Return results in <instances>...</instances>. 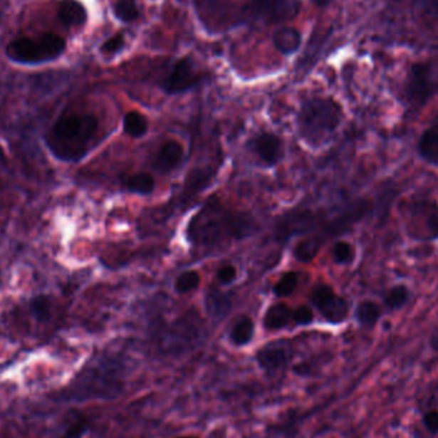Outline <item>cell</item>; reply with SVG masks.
I'll return each instance as SVG.
<instances>
[{
	"instance_id": "ac0fdd59",
	"label": "cell",
	"mask_w": 438,
	"mask_h": 438,
	"mask_svg": "<svg viewBox=\"0 0 438 438\" xmlns=\"http://www.w3.org/2000/svg\"><path fill=\"white\" fill-rule=\"evenodd\" d=\"M255 324L250 318H241L237 323L232 327L229 338L236 346H245L248 345L254 337Z\"/></svg>"
},
{
	"instance_id": "8992f818",
	"label": "cell",
	"mask_w": 438,
	"mask_h": 438,
	"mask_svg": "<svg viewBox=\"0 0 438 438\" xmlns=\"http://www.w3.org/2000/svg\"><path fill=\"white\" fill-rule=\"evenodd\" d=\"M407 235L419 241L438 239V205L429 200H419L407 209L405 219Z\"/></svg>"
},
{
	"instance_id": "7a4b0ae2",
	"label": "cell",
	"mask_w": 438,
	"mask_h": 438,
	"mask_svg": "<svg viewBox=\"0 0 438 438\" xmlns=\"http://www.w3.org/2000/svg\"><path fill=\"white\" fill-rule=\"evenodd\" d=\"M254 229L253 219L219 207H207L192 218L189 237L197 245L212 246L223 239H242Z\"/></svg>"
},
{
	"instance_id": "44dd1931",
	"label": "cell",
	"mask_w": 438,
	"mask_h": 438,
	"mask_svg": "<svg viewBox=\"0 0 438 438\" xmlns=\"http://www.w3.org/2000/svg\"><path fill=\"white\" fill-rule=\"evenodd\" d=\"M322 244H323V241L318 236L301 240L293 249V256L298 261H303V263L313 261L319 253V249L322 246Z\"/></svg>"
},
{
	"instance_id": "8d00e7d4",
	"label": "cell",
	"mask_w": 438,
	"mask_h": 438,
	"mask_svg": "<svg viewBox=\"0 0 438 438\" xmlns=\"http://www.w3.org/2000/svg\"><path fill=\"white\" fill-rule=\"evenodd\" d=\"M431 343H432L433 349L437 350L438 351V330H436V332L433 333L432 340H431Z\"/></svg>"
},
{
	"instance_id": "3957f363",
	"label": "cell",
	"mask_w": 438,
	"mask_h": 438,
	"mask_svg": "<svg viewBox=\"0 0 438 438\" xmlns=\"http://www.w3.org/2000/svg\"><path fill=\"white\" fill-rule=\"evenodd\" d=\"M343 121V108L332 98L314 96L305 100L296 117L300 137L311 146L330 140Z\"/></svg>"
},
{
	"instance_id": "e0dca14e",
	"label": "cell",
	"mask_w": 438,
	"mask_h": 438,
	"mask_svg": "<svg viewBox=\"0 0 438 438\" xmlns=\"http://www.w3.org/2000/svg\"><path fill=\"white\" fill-rule=\"evenodd\" d=\"M419 152L429 165L438 167V126L428 128L420 137Z\"/></svg>"
},
{
	"instance_id": "52a82bcc",
	"label": "cell",
	"mask_w": 438,
	"mask_h": 438,
	"mask_svg": "<svg viewBox=\"0 0 438 438\" xmlns=\"http://www.w3.org/2000/svg\"><path fill=\"white\" fill-rule=\"evenodd\" d=\"M203 77L195 59L191 56H184L172 66L170 72L162 80L160 88L167 95H178L197 88Z\"/></svg>"
},
{
	"instance_id": "836d02e7",
	"label": "cell",
	"mask_w": 438,
	"mask_h": 438,
	"mask_svg": "<svg viewBox=\"0 0 438 438\" xmlns=\"http://www.w3.org/2000/svg\"><path fill=\"white\" fill-rule=\"evenodd\" d=\"M218 281L222 283V285H229L236 280L237 277V271L234 266H223V267L218 269V273H217Z\"/></svg>"
},
{
	"instance_id": "4fadbf2b",
	"label": "cell",
	"mask_w": 438,
	"mask_h": 438,
	"mask_svg": "<svg viewBox=\"0 0 438 438\" xmlns=\"http://www.w3.org/2000/svg\"><path fill=\"white\" fill-rule=\"evenodd\" d=\"M184 158V146L178 141L170 140L160 146L154 160V168L160 173H168L177 167Z\"/></svg>"
},
{
	"instance_id": "83f0119b",
	"label": "cell",
	"mask_w": 438,
	"mask_h": 438,
	"mask_svg": "<svg viewBox=\"0 0 438 438\" xmlns=\"http://www.w3.org/2000/svg\"><path fill=\"white\" fill-rule=\"evenodd\" d=\"M199 283H200V276L194 271H189V272H184L178 276L176 283H174V288L179 293H186V292L195 290L199 286Z\"/></svg>"
},
{
	"instance_id": "cb8c5ba5",
	"label": "cell",
	"mask_w": 438,
	"mask_h": 438,
	"mask_svg": "<svg viewBox=\"0 0 438 438\" xmlns=\"http://www.w3.org/2000/svg\"><path fill=\"white\" fill-rule=\"evenodd\" d=\"M125 186L130 192L139 194V195H149L154 191L155 182H154V178L147 173H136L126 179Z\"/></svg>"
},
{
	"instance_id": "4dcf8cb0",
	"label": "cell",
	"mask_w": 438,
	"mask_h": 438,
	"mask_svg": "<svg viewBox=\"0 0 438 438\" xmlns=\"http://www.w3.org/2000/svg\"><path fill=\"white\" fill-rule=\"evenodd\" d=\"M417 9L422 19L438 22V0H417Z\"/></svg>"
},
{
	"instance_id": "f546056e",
	"label": "cell",
	"mask_w": 438,
	"mask_h": 438,
	"mask_svg": "<svg viewBox=\"0 0 438 438\" xmlns=\"http://www.w3.org/2000/svg\"><path fill=\"white\" fill-rule=\"evenodd\" d=\"M332 256L338 264H346L354 259V249L349 242H336L332 249Z\"/></svg>"
},
{
	"instance_id": "ffe728a7",
	"label": "cell",
	"mask_w": 438,
	"mask_h": 438,
	"mask_svg": "<svg viewBox=\"0 0 438 438\" xmlns=\"http://www.w3.org/2000/svg\"><path fill=\"white\" fill-rule=\"evenodd\" d=\"M112 9L115 19H120L123 24H132L140 16V9L136 0H115Z\"/></svg>"
},
{
	"instance_id": "d4e9b609",
	"label": "cell",
	"mask_w": 438,
	"mask_h": 438,
	"mask_svg": "<svg viewBox=\"0 0 438 438\" xmlns=\"http://www.w3.org/2000/svg\"><path fill=\"white\" fill-rule=\"evenodd\" d=\"M86 431H88L86 417L83 414L73 412L67 418V424L64 426V432L58 438H81Z\"/></svg>"
},
{
	"instance_id": "9c48e42d",
	"label": "cell",
	"mask_w": 438,
	"mask_h": 438,
	"mask_svg": "<svg viewBox=\"0 0 438 438\" xmlns=\"http://www.w3.org/2000/svg\"><path fill=\"white\" fill-rule=\"evenodd\" d=\"M311 303L330 323H343L349 316L348 301L338 296L333 288L327 285H319L313 290Z\"/></svg>"
},
{
	"instance_id": "74e56055",
	"label": "cell",
	"mask_w": 438,
	"mask_h": 438,
	"mask_svg": "<svg viewBox=\"0 0 438 438\" xmlns=\"http://www.w3.org/2000/svg\"><path fill=\"white\" fill-rule=\"evenodd\" d=\"M173 438H200L199 436H194V434H184V436H176Z\"/></svg>"
},
{
	"instance_id": "5b68a950",
	"label": "cell",
	"mask_w": 438,
	"mask_h": 438,
	"mask_svg": "<svg viewBox=\"0 0 438 438\" xmlns=\"http://www.w3.org/2000/svg\"><path fill=\"white\" fill-rule=\"evenodd\" d=\"M407 96L415 107L424 105L438 93V62H423L412 66L407 80Z\"/></svg>"
},
{
	"instance_id": "7c38bea8",
	"label": "cell",
	"mask_w": 438,
	"mask_h": 438,
	"mask_svg": "<svg viewBox=\"0 0 438 438\" xmlns=\"http://www.w3.org/2000/svg\"><path fill=\"white\" fill-rule=\"evenodd\" d=\"M58 21L67 30H77L86 25L89 13L80 0H61L57 11Z\"/></svg>"
},
{
	"instance_id": "277c9868",
	"label": "cell",
	"mask_w": 438,
	"mask_h": 438,
	"mask_svg": "<svg viewBox=\"0 0 438 438\" xmlns=\"http://www.w3.org/2000/svg\"><path fill=\"white\" fill-rule=\"evenodd\" d=\"M67 49L63 36L45 32L36 38L24 36L8 43L4 49L6 59L19 66H41L56 62Z\"/></svg>"
},
{
	"instance_id": "484cf974",
	"label": "cell",
	"mask_w": 438,
	"mask_h": 438,
	"mask_svg": "<svg viewBox=\"0 0 438 438\" xmlns=\"http://www.w3.org/2000/svg\"><path fill=\"white\" fill-rule=\"evenodd\" d=\"M409 298H410L409 288L404 285H397L387 292L385 298V303L390 309L395 311V309H401L404 305L407 304Z\"/></svg>"
},
{
	"instance_id": "d590c367",
	"label": "cell",
	"mask_w": 438,
	"mask_h": 438,
	"mask_svg": "<svg viewBox=\"0 0 438 438\" xmlns=\"http://www.w3.org/2000/svg\"><path fill=\"white\" fill-rule=\"evenodd\" d=\"M333 0H311V3L314 6H319V8H325V6H330Z\"/></svg>"
},
{
	"instance_id": "5bb4252c",
	"label": "cell",
	"mask_w": 438,
	"mask_h": 438,
	"mask_svg": "<svg viewBox=\"0 0 438 438\" xmlns=\"http://www.w3.org/2000/svg\"><path fill=\"white\" fill-rule=\"evenodd\" d=\"M303 35L295 27L282 26L272 33L273 46L282 56H292L300 49Z\"/></svg>"
},
{
	"instance_id": "9a60e30c",
	"label": "cell",
	"mask_w": 438,
	"mask_h": 438,
	"mask_svg": "<svg viewBox=\"0 0 438 438\" xmlns=\"http://www.w3.org/2000/svg\"><path fill=\"white\" fill-rule=\"evenodd\" d=\"M197 9L202 11V19L210 17V24L214 26L224 25L231 8V0H197Z\"/></svg>"
},
{
	"instance_id": "30bf717a",
	"label": "cell",
	"mask_w": 438,
	"mask_h": 438,
	"mask_svg": "<svg viewBox=\"0 0 438 438\" xmlns=\"http://www.w3.org/2000/svg\"><path fill=\"white\" fill-rule=\"evenodd\" d=\"M291 358V348L281 341L268 343L255 354V360L259 368L268 375H277L281 370L287 368Z\"/></svg>"
},
{
	"instance_id": "603a6c76",
	"label": "cell",
	"mask_w": 438,
	"mask_h": 438,
	"mask_svg": "<svg viewBox=\"0 0 438 438\" xmlns=\"http://www.w3.org/2000/svg\"><path fill=\"white\" fill-rule=\"evenodd\" d=\"M381 317V308L373 301H363L356 308V319L364 327H373Z\"/></svg>"
},
{
	"instance_id": "6da1fadb",
	"label": "cell",
	"mask_w": 438,
	"mask_h": 438,
	"mask_svg": "<svg viewBox=\"0 0 438 438\" xmlns=\"http://www.w3.org/2000/svg\"><path fill=\"white\" fill-rule=\"evenodd\" d=\"M98 130L99 122L95 115H62L45 136V142L56 158L77 162L90 152Z\"/></svg>"
},
{
	"instance_id": "d6986e66",
	"label": "cell",
	"mask_w": 438,
	"mask_h": 438,
	"mask_svg": "<svg viewBox=\"0 0 438 438\" xmlns=\"http://www.w3.org/2000/svg\"><path fill=\"white\" fill-rule=\"evenodd\" d=\"M207 309L214 318H223L231 311L229 295L217 290H210L207 296Z\"/></svg>"
},
{
	"instance_id": "f1b7e54d",
	"label": "cell",
	"mask_w": 438,
	"mask_h": 438,
	"mask_svg": "<svg viewBox=\"0 0 438 438\" xmlns=\"http://www.w3.org/2000/svg\"><path fill=\"white\" fill-rule=\"evenodd\" d=\"M125 44H126L125 35L122 32H117L100 45V53L103 56H115L125 48Z\"/></svg>"
},
{
	"instance_id": "2e32d148",
	"label": "cell",
	"mask_w": 438,
	"mask_h": 438,
	"mask_svg": "<svg viewBox=\"0 0 438 438\" xmlns=\"http://www.w3.org/2000/svg\"><path fill=\"white\" fill-rule=\"evenodd\" d=\"M292 311L286 304L278 303L268 308L263 324L268 330H278L285 328L291 320Z\"/></svg>"
},
{
	"instance_id": "8fae6325",
	"label": "cell",
	"mask_w": 438,
	"mask_h": 438,
	"mask_svg": "<svg viewBox=\"0 0 438 438\" xmlns=\"http://www.w3.org/2000/svg\"><path fill=\"white\" fill-rule=\"evenodd\" d=\"M250 149L264 165L269 167L277 165L283 155L282 141L277 135L271 132L258 135L250 142Z\"/></svg>"
},
{
	"instance_id": "4316f807",
	"label": "cell",
	"mask_w": 438,
	"mask_h": 438,
	"mask_svg": "<svg viewBox=\"0 0 438 438\" xmlns=\"http://www.w3.org/2000/svg\"><path fill=\"white\" fill-rule=\"evenodd\" d=\"M298 274L295 272H287L281 277L278 282L274 285L273 291L277 296L285 298L291 295L298 286Z\"/></svg>"
},
{
	"instance_id": "d6a6232c",
	"label": "cell",
	"mask_w": 438,
	"mask_h": 438,
	"mask_svg": "<svg viewBox=\"0 0 438 438\" xmlns=\"http://www.w3.org/2000/svg\"><path fill=\"white\" fill-rule=\"evenodd\" d=\"M32 311L38 319H45V318L49 317L51 304L46 298L40 296V298H35L32 301Z\"/></svg>"
},
{
	"instance_id": "ba28073f",
	"label": "cell",
	"mask_w": 438,
	"mask_h": 438,
	"mask_svg": "<svg viewBox=\"0 0 438 438\" xmlns=\"http://www.w3.org/2000/svg\"><path fill=\"white\" fill-rule=\"evenodd\" d=\"M298 11V0H250L242 14L245 19L276 24L293 19Z\"/></svg>"
},
{
	"instance_id": "e575fe53",
	"label": "cell",
	"mask_w": 438,
	"mask_h": 438,
	"mask_svg": "<svg viewBox=\"0 0 438 438\" xmlns=\"http://www.w3.org/2000/svg\"><path fill=\"white\" fill-rule=\"evenodd\" d=\"M424 426L429 432L438 433V410L428 412L423 418Z\"/></svg>"
},
{
	"instance_id": "7402d4cb",
	"label": "cell",
	"mask_w": 438,
	"mask_h": 438,
	"mask_svg": "<svg viewBox=\"0 0 438 438\" xmlns=\"http://www.w3.org/2000/svg\"><path fill=\"white\" fill-rule=\"evenodd\" d=\"M123 130L131 137H142L147 132V120L139 112H128L123 118Z\"/></svg>"
},
{
	"instance_id": "1f68e13d",
	"label": "cell",
	"mask_w": 438,
	"mask_h": 438,
	"mask_svg": "<svg viewBox=\"0 0 438 438\" xmlns=\"http://www.w3.org/2000/svg\"><path fill=\"white\" fill-rule=\"evenodd\" d=\"M292 319L298 325H308L314 319V313L309 306H298L295 311H292Z\"/></svg>"
}]
</instances>
